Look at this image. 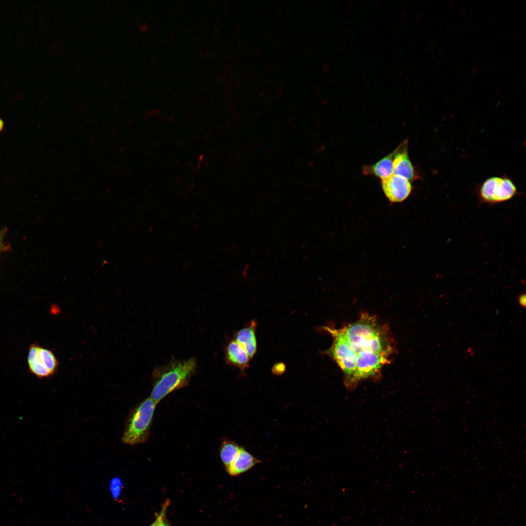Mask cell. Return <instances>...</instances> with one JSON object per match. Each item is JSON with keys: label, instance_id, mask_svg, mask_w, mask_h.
<instances>
[{"label": "cell", "instance_id": "obj_13", "mask_svg": "<svg viewBox=\"0 0 526 526\" xmlns=\"http://www.w3.org/2000/svg\"><path fill=\"white\" fill-rule=\"evenodd\" d=\"M241 447L235 442L225 438L220 447V456L225 468L229 466L238 454Z\"/></svg>", "mask_w": 526, "mask_h": 526}, {"label": "cell", "instance_id": "obj_42", "mask_svg": "<svg viewBox=\"0 0 526 526\" xmlns=\"http://www.w3.org/2000/svg\"><path fill=\"white\" fill-rule=\"evenodd\" d=\"M468 84H469V82H467H467H465V83H464V84H463V87L464 88H466V87H467V86H468Z\"/></svg>", "mask_w": 526, "mask_h": 526}, {"label": "cell", "instance_id": "obj_12", "mask_svg": "<svg viewBox=\"0 0 526 526\" xmlns=\"http://www.w3.org/2000/svg\"><path fill=\"white\" fill-rule=\"evenodd\" d=\"M39 347L36 344H32L30 345L27 357L28 365L29 371L32 374L39 378L47 377L51 375L39 357Z\"/></svg>", "mask_w": 526, "mask_h": 526}, {"label": "cell", "instance_id": "obj_58", "mask_svg": "<svg viewBox=\"0 0 526 526\" xmlns=\"http://www.w3.org/2000/svg\"><path fill=\"white\" fill-rule=\"evenodd\" d=\"M522 91H520V92H519V93H518V96H519V95H520V94H522Z\"/></svg>", "mask_w": 526, "mask_h": 526}, {"label": "cell", "instance_id": "obj_26", "mask_svg": "<svg viewBox=\"0 0 526 526\" xmlns=\"http://www.w3.org/2000/svg\"><path fill=\"white\" fill-rule=\"evenodd\" d=\"M461 65H459L458 67H457V71H456V75H459L461 73V72L462 71V68H461Z\"/></svg>", "mask_w": 526, "mask_h": 526}, {"label": "cell", "instance_id": "obj_27", "mask_svg": "<svg viewBox=\"0 0 526 526\" xmlns=\"http://www.w3.org/2000/svg\"><path fill=\"white\" fill-rule=\"evenodd\" d=\"M436 43H436V42H434V43L433 44V45H432V46L431 47V49H430V50L431 51V52H432V51H433V50L434 49V48H435V46H436Z\"/></svg>", "mask_w": 526, "mask_h": 526}, {"label": "cell", "instance_id": "obj_14", "mask_svg": "<svg viewBox=\"0 0 526 526\" xmlns=\"http://www.w3.org/2000/svg\"><path fill=\"white\" fill-rule=\"evenodd\" d=\"M38 356L41 362L51 375H53L57 369L58 362L53 352L50 350L39 347Z\"/></svg>", "mask_w": 526, "mask_h": 526}, {"label": "cell", "instance_id": "obj_44", "mask_svg": "<svg viewBox=\"0 0 526 526\" xmlns=\"http://www.w3.org/2000/svg\"><path fill=\"white\" fill-rule=\"evenodd\" d=\"M490 66L489 65H488V66H487V67H486V68H485V70H484V71H485L487 72V71H488V69H489L490 68Z\"/></svg>", "mask_w": 526, "mask_h": 526}, {"label": "cell", "instance_id": "obj_7", "mask_svg": "<svg viewBox=\"0 0 526 526\" xmlns=\"http://www.w3.org/2000/svg\"><path fill=\"white\" fill-rule=\"evenodd\" d=\"M408 141H403L396 148L393 162V174L402 177L412 182L417 178L408 154Z\"/></svg>", "mask_w": 526, "mask_h": 526}, {"label": "cell", "instance_id": "obj_36", "mask_svg": "<svg viewBox=\"0 0 526 526\" xmlns=\"http://www.w3.org/2000/svg\"><path fill=\"white\" fill-rule=\"evenodd\" d=\"M480 62H481L480 59H478L475 62V66H477L480 64Z\"/></svg>", "mask_w": 526, "mask_h": 526}, {"label": "cell", "instance_id": "obj_10", "mask_svg": "<svg viewBox=\"0 0 526 526\" xmlns=\"http://www.w3.org/2000/svg\"><path fill=\"white\" fill-rule=\"evenodd\" d=\"M396 149L372 165L363 166L362 172L365 175H373L381 180L387 178L393 174V162Z\"/></svg>", "mask_w": 526, "mask_h": 526}, {"label": "cell", "instance_id": "obj_59", "mask_svg": "<svg viewBox=\"0 0 526 526\" xmlns=\"http://www.w3.org/2000/svg\"><path fill=\"white\" fill-rule=\"evenodd\" d=\"M525 77H524V78H523V79H522V82H524V81H525Z\"/></svg>", "mask_w": 526, "mask_h": 526}, {"label": "cell", "instance_id": "obj_41", "mask_svg": "<svg viewBox=\"0 0 526 526\" xmlns=\"http://www.w3.org/2000/svg\"><path fill=\"white\" fill-rule=\"evenodd\" d=\"M507 19H508V18H505V19H504V20H503V22H502L503 24H505V23H506V22L507 21Z\"/></svg>", "mask_w": 526, "mask_h": 526}, {"label": "cell", "instance_id": "obj_20", "mask_svg": "<svg viewBox=\"0 0 526 526\" xmlns=\"http://www.w3.org/2000/svg\"><path fill=\"white\" fill-rule=\"evenodd\" d=\"M4 123L2 119L0 117V132H1L4 129Z\"/></svg>", "mask_w": 526, "mask_h": 526}, {"label": "cell", "instance_id": "obj_38", "mask_svg": "<svg viewBox=\"0 0 526 526\" xmlns=\"http://www.w3.org/2000/svg\"><path fill=\"white\" fill-rule=\"evenodd\" d=\"M450 64H451V61H448L446 63V65H445V67L446 68L450 66Z\"/></svg>", "mask_w": 526, "mask_h": 526}, {"label": "cell", "instance_id": "obj_3", "mask_svg": "<svg viewBox=\"0 0 526 526\" xmlns=\"http://www.w3.org/2000/svg\"><path fill=\"white\" fill-rule=\"evenodd\" d=\"M156 405L149 397L131 411L122 435V441L124 443L137 445L145 442L149 439Z\"/></svg>", "mask_w": 526, "mask_h": 526}, {"label": "cell", "instance_id": "obj_31", "mask_svg": "<svg viewBox=\"0 0 526 526\" xmlns=\"http://www.w3.org/2000/svg\"><path fill=\"white\" fill-rule=\"evenodd\" d=\"M520 36V34H517V35H516V36H515V37L514 38H513V40H514V41H516V40H517V39H518V38H519Z\"/></svg>", "mask_w": 526, "mask_h": 526}, {"label": "cell", "instance_id": "obj_51", "mask_svg": "<svg viewBox=\"0 0 526 526\" xmlns=\"http://www.w3.org/2000/svg\"><path fill=\"white\" fill-rule=\"evenodd\" d=\"M460 4H461V2H460V1H457V2L456 3V6H459V5H460Z\"/></svg>", "mask_w": 526, "mask_h": 526}, {"label": "cell", "instance_id": "obj_4", "mask_svg": "<svg viewBox=\"0 0 526 526\" xmlns=\"http://www.w3.org/2000/svg\"><path fill=\"white\" fill-rule=\"evenodd\" d=\"M323 328L333 338L332 344L326 351L327 354L334 360L342 370L344 384L346 388L351 391L354 390V379L356 370V352L349 343L342 328L338 329L331 326H324Z\"/></svg>", "mask_w": 526, "mask_h": 526}, {"label": "cell", "instance_id": "obj_25", "mask_svg": "<svg viewBox=\"0 0 526 526\" xmlns=\"http://www.w3.org/2000/svg\"><path fill=\"white\" fill-rule=\"evenodd\" d=\"M442 61V59L441 58L437 60V61L436 62V64L435 67L438 68L440 65V64H441Z\"/></svg>", "mask_w": 526, "mask_h": 526}, {"label": "cell", "instance_id": "obj_21", "mask_svg": "<svg viewBox=\"0 0 526 526\" xmlns=\"http://www.w3.org/2000/svg\"><path fill=\"white\" fill-rule=\"evenodd\" d=\"M447 46V44H445V45L444 46L443 48L442 49L441 51H440V52H439V56H441L442 55V54H443V53L444 52V51H445V49H446V48Z\"/></svg>", "mask_w": 526, "mask_h": 526}, {"label": "cell", "instance_id": "obj_33", "mask_svg": "<svg viewBox=\"0 0 526 526\" xmlns=\"http://www.w3.org/2000/svg\"><path fill=\"white\" fill-rule=\"evenodd\" d=\"M438 56H437L435 57L434 58V59H433V61H432V62H433V63H435V62H436L437 61V60H438Z\"/></svg>", "mask_w": 526, "mask_h": 526}, {"label": "cell", "instance_id": "obj_43", "mask_svg": "<svg viewBox=\"0 0 526 526\" xmlns=\"http://www.w3.org/2000/svg\"><path fill=\"white\" fill-rule=\"evenodd\" d=\"M501 42H502V39H500V40H499V41H498V42H497V43H496V46H498L499 45H500V43H501Z\"/></svg>", "mask_w": 526, "mask_h": 526}, {"label": "cell", "instance_id": "obj_29", "mask_svg": "<svg viewBox=\"0 0 526 526\" xmlns=\"http://www.w3.org/2000/svg\"><path fill=\"white\" fill-rule=\"evenodd\" d=\"M472 15H473V12L470 13L469 14V15H468V17H467V21H469L470 19V18H471Z\"/></svg>", "mask_w": 526, "mask_h": 526}, {"label": "cell", "instance_id": "obj_35", "mask_svg": "<svg viewBox=\"0 0 526 526\" xmlns=\"http://www.w3.org/2000/svg\"><path fill=\"white\" fill-rule=\"evenodd\" d=\"M453 84L452 83L450 84L449 85V87H448V90H450L452 89V88H453Z\"/></svg>", "mask_w": 526, "mask_h": 526}, {"label": "cell", "instance_id": "obj_5", "mask_svg": "<svg viewBox=\"0 0 526 526\" xmlns=\"http://www.w3.org/2000/svg\"><path fill=\"white\" fill-rule=\"evenodd\" d=\"M516 192L517 188L511 180L495 176L484 182L480 188L479 196L485 203L496 204L511 199Z\"/></svg>", "mask_w": 526, "mask_h": 526}, {"label": "cell", "instance_id": "obj_55", "mask_svg": "<svg viewBox=\"0 0 526 526\" xmlns=\"http://www.w3.org/2000/svg\"><path fill=\"white\" fill-rule=\"evenodd\" d=\"M1 246H2V245H1V240H0V250L1 248Z\"/></svg>", "mask_w": 526, "mask_h": 526}, {"label": "cell", "instance_id": "obj_2", "mask_svg": "<svg viewBox=\"0 0 526 526\" xmlns=\"http://www.w3.org/2000/svg\"><path fill=\"white\" fill-rule=\"evenodd\" d=\"M196 369V360L193 357L172 358L155 367L152 373L153 387L150 397L157 404L170 393L187 386Z\"/></svg>", "mask_w": 526, "mask_h": 526}, {"label": "cell", "instance_id": "obj_6", "mask_svg": "<svg viewBox=\"0 0 526 526\" xmlns=\"http://www.w3.org/2000/svg\"><path fill=\"white\" fill-rule=\"evenodd\" d=\"M381 185L386 198L391 204L403 202L409 197L413 190L411 182L394 174L381 180Z\"/></svg>", "mask_w": 526, "mask_h": 526}, {"label": "cell", "instance_id": "obj_52", "mask_svg": "<svg viewBox=\"0 0 526 526\" xmlns=\"http://www.w3.org/2000/svg\"><path fill=\"white\" fill-rule=\"evenodd\" d=\"M505 71H506V69H503V70L502 71V72H501V74L502 75H503V74H504V73L505 72Z\"/></svg>", "mask_w": 526, "mask_h": 526}, {"label": "cell", "instance_id": "obj_32", "mask_svg": "<svg viewBox=\"0 0 526 526\" xmlns=\"http://www.w3.org/2000/svg\"><path fill=\"white\" fill-rule=\"evenodd\" d=\"M455 2V1L454 0H451L450 2V4H449L450 7H451L454 4Z\"/></svg>", "mask_w": 526, "mask_h": 526}, {"label": "cell", "instance_id": "obj_15", "mask_svg": "<svg viewBox=\"0 0 526 526\" xmlns=\"http://www.w3.org/2000/svg\"><path fill=\"white\" fill-rule=\"evenodd\" d=\"M122 483L118 478L113 479L111 482V488L113 495H116L119 492Z\"/></svg>", "mask_w": 526, "mask_h": 526}, {"label": "cell", "instance_id": "obj_39", "mask_svg": "<svg viewBox=\"0 0 526 526\" xmlns=\"http://www.w3.org/2000/svg\"><path fill=\"white\" fill-rule=\"evenodd\" d=\"M501 90H502V89H501V88H499V89H498V90H497L496 91V93H495V94H496V95H497V94H499V93H500V92L501 91Z\"/></svg>", "mask_w": 526, "mask_h": 526}, {"label": "cell", "instance_id": "obj_37", "mask_svg": "<svg viewBox=\"0 0 526 526\" xmlns=\"http://www.w3.org/2000/svg\"><path fill=\"white\" fill-rule=\"evenodd\" d=\"M468 63V61L466 60L465 62H464V64L462 65V67L463 68H465L467 65Z\"/></svg>", "mask_w": 526, "mask_h": 526}, {"label": "cell", "instance_id": "obj_23", "mask_svg": "<svg viewBox=\"0 0 526 526\" xmlns=\"http://www.w3.org/2000/svg\"><path fill=\"white\" fill-rule=\"evenodd\" d=\"M160 526H169V525H168V524H167V523H166V522L165 521V520H164V518H163V520H162V521H161V524H160Z\"/></svg>", "mask_w": 526, "mask_h": 526}, {"label": "cell", "instance_id": "obj_54", "mask_svg": "<svg viewBox=\"0 0 526 526\" xmlns=\"http://www.w3.org/2000/svg\"><path fill=\"white\" fill-rule=\"evenodd\" d=\"M437 13H438V10H435V12H434V16L436 15V14H437Z\"/></svg>", "mask_w": 526, "mask_h": 526}, {"label": "cell", "instance_id": "obj_19", "mask_svg": "<svg viewBox=\"0 0 526 526\" xmlns=\"http://www.w3.org/2000/svg\"><path fill=\"white\" fill-rule=\"evenodd\" d=\"M478 67H476L473 68V69L471 70V71L470 72V76H472L473 75L475 74L478 72Z\"/></svg>", "mask_w": 526, "mask_h": 526}, {"label": "cell", "instance_id": "obj_30", "mask_svg": "<svg viewBox=\"0 0 526 526\" xmlns=\"http://www.w3.org/2000/svg\"><path fill=\"white\" fill-rule=\"evenodd\" d=\"M467 12V8L463 9L462 12H461V16H464L466 13Z\"/></svg>", "mask_w": 526, "mask_h": 526}, {"label": "cell", "instance_id": "obj_18", "mask_svg": "<svg viewBox=\"0 0 526 526\" xmlns=\"http://www.w3.org/2000/svg\"><path fill=\"white\" fill-rule=\"evenodd\" d=\"M451 27H452V24H451L450 22L447 23L446 26H445V31L444 32V35L446 34L450 31V30L451 29Z\"/></svg>", "mask_w": 526, "mask_h": 526}, {"label": "cell", "instance_id": "obj_22", "mask_svg": "<svg viewBox=\"0 0 526 526\" xmlns=\"http://www.w3.org/2000/svg\"><path fill=\"white\" fill-rule=\"evenodd\" d=\"M475 30H476L475 27H473L472 28L470 29L468 32V34H467L468 35L470 36L471 34H472L475 31Z\"/></svg>", "mask_w": 526, "mask_h": 526}, {"label": "cell", "instance_id": "obj_50", "mask_svg": "<svg viewBox=\"0 0 526 526\" xmlns=\"http://www.w3.org/2000/svg\"><path fill=\"white\" fill-rule=\"evenodd\" d=\"M438 2H439V0H437V1H436L435 2V3H434V7H436V6H437V5H438Z\"/></svg>", "mask_w": 526, "mask_h": 526}, {"label": "cell", "instance_id": "obj_48", "mask_svg": "<svg viewBox=\"0 0 526 526\" xmlns=\"http://www.w3.org/2000/svg\"><path fill=\"white\" fill-rule=\"evenodd\" d=\"M524 4H525V2H522V3H521L520 4V6H519V8H522V7H523V6L524 5Z\"/></svg>", "mask_w": 526, "mask_h": 526}, {"label": "cell", "instance_id": "obj_56", "mask_svg": "<svg viewBox=\"0 0 526 526\" xmlns=\"http://www.w3.org/2000/svg\"><path fill=\"white\" fill-rule=\"evenodd\" d=\"M498 76H499L498 75H496V76H495V77H494V80H496V79H497V78L498 77Z\"/></svg>", "mask_w": 526, "mask_h": 526}, {"label": "cell", "instance_id": "obj_34", "mask_svg": "<svg viewBox=\"0 0 526 526\" xmlns=\"http://www.w3.org/2000/svg\"><path fill=\"white\" fill-rule=\"evenodd\" d=\"M474 78H475V77H474V76H471V77L470 78V79H469V82H469V83H470V82H472V81H473V80L474 79Z\"/></svg>", "mask_w": 526, "mask_h": 526}, {"label": "cell", "instance_id": "obj_45", "mask_svg": "<svg viewBox=\"0 0 526 526\" xmlns=\"http://www.w3.org/2000/svg\"><path fill=\"white\" fill-rule=\"evenodd\" d=\"M483 48H484V45H483V44H482V45H481V46H480L479 47V50L480 51H482V50H483Z\"/></svg>", "mask_w": 526, "mask_h": 526}, {"label": "cell", "instance_id": "obj_16", "mask_svg": "<svg viewBox=\"0 0 526 526\" xmlns=\"http://www.w3.org/2000/svg\"><path fill=\"white\" fill-rule=\"evenodd\" d=\"M168 503L167 502L164 505L162 508V509L161 510L159 515L157 516L155 521L150 526H160L161 521L163 519L165 515L166 510L168 507Z\"/></svg>", "mask_w": 526, "mask_h": 526}, {"label": "cell", "instance_id": "obj_9", "mask_svg": "<svg viewBox=\"0 0 526 526\" xmlns=\"http://www.w3.org/2000/svg\"><path fill=\"white\" fill-rule=\"evenodd\" d=\"M261 462L260 459L241 447L235 459L229 466L225 468V470L230 475L238 476L250 470Z\"/></svg>", "mask_w": 526, "mask_h": 526}, {"label": "cell", "instance_id": "obj_40", "mask_svg": "<svg viewBox=\"0 0 526 526\" xmlns=\"http://www.w3.org/2000/svg\"><path fill=\"white\" fill-rule=\"evenodd\" d=\"M492 70V68L490 67L488 70L487 72L488 74H489Z\"/></svg>", "mask_w": 526, "mask_h": 526}, {"label": "cell", "instance_id": "obj_57", "mask_svg": "<svg viewBox=\"0 0 526 526\" xmlns=\"http://www.w3.org/2000/svg\"><path fill=\"white\" fill-rule=\"evenodd\" d=\"M467 93H468V92L467 91H466L465 92V93H464V94H463V96H464L467 94Z\"/></svg>", "mask_w": 526, "mask_h": 526}, {"label": "cell", "instance_id": "obj_53", "mask_svg": "<svg viewBox=\"0 0 526 526\" xmlns=\"http://www.w3.org/2000/svg\"><path fill=\"white\" fill-rule=\"evenodd\" d=\"M481 10H480V11H479L478 12V13H477V14L476 16H477V17H478V16H479V15H480L481 14Z\"/></svg>", "mask_w": 526, "mask_h": 526}, {"label": "cell", "instance_id": "obj_1", "mask_svg": "<svg viewBox=\"0 0 526 526\" xmlns=\"http://www.w3.org/2000/svg\"><path fill=\"white\" fill-rule=\"evenodd\" d=\"M341 328L356 355L374 353L391 358L395 351L389 327L374 315L364 312L356 321Z\"/></svg>", "mask_w": 526, "mask_h": 526}, {"label": "cell", "instance_id": "obj_46", "mask_svg": "<svg viewBox=\"0 0 526 526\" xmlns=\"http://www.w3.org/2000/svg\"><path fill=\"white\" fill-rule=\"evenodd\" d=\"M524 52H525V51H521V52L520 53V54H519V56H523V55L524 54Z\"/></svg>", "mask_w": 526, "mask_h": 526}, {"label": "cell", "instance_id": "obj_47", "mask_svg": "<svg viewBox=\"0 0 526 526\" xmlns=\"http://www.w3.org/2000/svg\"><path fill=\"white\" fill-rule=\"evenodd\" d=\"M526 40H524V41H523V42H522V44H521V46L522 47H523V46H524V45H525L526 44Z\"/></svg>", "mask_w": 526, "mask_h": 526}, {"label": "cell", "instance_id": "obj_24", "mask_svg": "<svg viewBox=\"0 0 526 526\" xmlns=\"http://www.w3.org/2000/svg\"><path fill=\"white\" fill-rule=\"evenodd\" d=\"M484 72V70L480 69L478 71L477 74L479 75L482 76L483 75Z\"/></svg>", "mask_w": 526, "mask_h": 526}, {"label": "cell", "instance_id": "obj_17", "mask_svg": "<svg viewBox=\"0 0 526 526\" xmlns=\"http://www.w3.org/2000/svg\"><path fill=\"white\" fill-rule=\"evenodd\" d=\"M518 301L520 306L523 308L526 307V296L525 293L521 294L519 296Z\"/></svg>", "mask_w": 526, "mask_h": 526}, {"label": "cell", "instance_id": "obj_8", "mask_svg": "<svg viewBox=\"0 0 526 526\" xmlns=\"http://www.w3.org/2000/svg\"><path fill=\"white\" fill-rule=\"evenodd\" d=\"M225 358L228 365L242 371L248 367L251 359L244 349L234 339L229 341L225 347Z\"/></svg>", "mask_w": 526, "mask_h": 526}, {"label": "cell", "instance_id": "obj_49", "mask_svg": "<svg viewBox=\"0 0 526 526\" xmlns=\"http://www.w3.org/2000/svg\"><path fill=\"white\" fill-rule=\"evenodd\" d=\"M468 53H469V50H466V52H465V53L464 54V56H466L468 55Z\"/></svg>", "mask_w": 526, "mask_h": 526}, {"label": "cell", "instance_id": "obj_28", "mask_svg": "<svg viewBox=\"0 0 526 526\" xmlns=\"http://www.w3.org/2000/svg\"><path fill=\"white\" fill-rule=\"evenodd\" d=\"M498 19H499V18H493V19H492V21H491V25H492V24H493L494 23H495V22H496L497 21V20H498Z\"/></svg>", "mask_w": 526, "mask_h": 526}, {"label": "cell", "instance_id": "obj_11", "mask_svg": "<svg viewBox=\"0 0 526 526\" xmlns=\"http://www.w3.org/2000/svg\"><path fill=\"white\" fill-rule=\"evenodd\" d=\"M256 326V321L252 320L245 327L239 330L235 335L234 339L244 349L250 358L253 357L257 352Z\"/></svg>", "mask_w": 526, "mask_h": 526}]
</instances>
